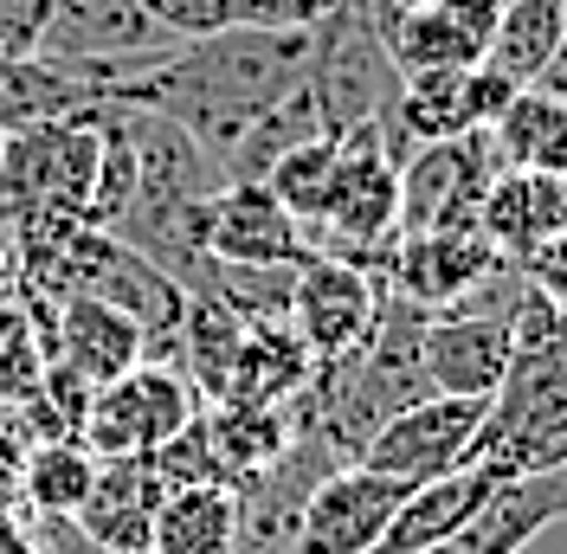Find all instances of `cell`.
Masks as SVG:
<instances>
[{"mask_svg":"<svg viewBox=\"0 0 567 554\" xmlns=\"http://www.w3.org/2000/svg\"><path fill=\"white\" fill-rule=\"evenodd\" d=\"M148 554H239V490L175 484L155 510Z\"/></svg>","mask_w":567,"mask_h":554,"instance_id":"21","label":"cell"},{"mask_svg":"<svg viewBox=\"0 0 567 554\" xmlns=\"http://www.w3.org/2000/svg\"><path fill=\"white\" fill-rule=\"evenodd\" d=\"M142 7H148V20L168 39H181V45L239 27V0H142Z\"/></svg>","mask_w":567,"mask_h":554,"instance_id":"28","label":"cell"},{"mask_svg":"<svg viewBox=\"0 0 567 554\" xmlns=\"http://www.w3.org/2000/svg\"><path fill=\"white\" fill-rule=\"evenodd\" d=\"M516 271L529 277V284H542V290H548V297H555V304L567 310V226H561V233H555L548 245H535V252L523 258V265H516Z\"/></svg>","mask_w":567,"mask_h":554,"instance_id":"31","label":"cell"},{"mask_svg":"<svg viewBox=\"0 0 567 554\" xmlns=\"http://www.w3.org/2000/svg\"><path fill=\"white\" fill-rule=\"evenodd\" d=\"M491 136H496L503 168H542V174H561L567 181V104L561 98L523 84L509 98V110L491 123Z\"/></svg>","mask_w":567,"mask_h":554,"instance_id":"23","label":"cell"},{"mask_svg":"<svg viewBox=\"0 0 567 554\" xmlns=\"http://www.w3.org/2000/svg\"><path fill=\"white\" fill-rule=\"evenodd\" d=\"M303 65H310V33L239 20L213 39L175 45L162 65L136 71V78L104 84L97 104L155 110V116L181 123L187 136H200L213 155H226L251 116H265L278 98L303 84Z\"/></svg>","mask_w":567,"mask_h":554,"instance_id":"1","label":"cell"},{"mask_svg":"<svg viewBox=\"0 0 567 554\" xmlns=\"http://www.w3.org/2000/svg\"><path fill=\"white\" fill-rule=\"evenodd\" d=\"M97 104V84L78 78V71L52 65V59H0V136L13 130H39V123H59L78 110Z\"/></svg>","mask_w":567,"mask_h":554,"instance_id":"22","label":"cell"},{"mask_svg":"<svg viewBox=\"0 0 567 554\" xmlns=\"http://www.w3.org/2000/svg\"><path fill=\"white\" fill-rule=\"evenodd\" d=\"M310 375H317V355L303 348V336L290 322H246L219 400H239V407H290Z\"/></svg>","mask_w":567,"mask_h":554,"instance_id":"19","label":"cell"},{"mask_svg":"<svg viewBox=\"0 0 567 554\" xmlns=\"http://www.w3.org/2000/svg\"><path fill=\"white\" fill-rule=\"evenodd\" d=\"M181 39H168L142 0H59L52 27L39 39V59L91 78L97 91L116 78H136V71L162 65Z\"/></svg>","mask_w":567,"mask_h":554,"instance_id":"3","label":"cell"},{"mask_svg":"<svg viewBox=\"0 0 567 554\" xmlns=\"http://www.w3.org/2000/svg\"><path fill=\"white\" fill-rule=\"evenodd\" d=\"M322 245L336 258H354L368 271L388 265L393 239H400V168L388 162V148L374 142V123H361L342 136V162H336V187L322 207Z\"/></svg>","mask_w":567,"mask_h":554,"instance_id":"4","label":"cell"},{"mask_svg":"<svg viewBox=\"0 0 567 554\" xmlns=\"http://www.w3.org/2000/svg\"><path fill=\"white\" fill-rule=\"evenodd\" d=\"M381 297H388L381 271H368L354 258H336V252H310L290 277V329L303 336V348L317 361H342V355L368 342V329L381 316Z\"/></svg>","mask_w":567,"mask_h":554,"instance_id":"7","label":"cell"},{"mask_svg":"<svg viewBox=\"0 0 567 554\" xmlns=\"http://www.w3.org/2000/svg\"><path fill=\"white\" fill-rule=\"evenodd\" d=\"M406 490L413 484H400L388 471L336 464V471L317 478V490L303 496L290 554H374V542L388 535V522H393V510H400Z\"/></svg>","mask_w":567,"mask_h":554,"instance_id":"12","label":"cell"},{"mask_svg":"<svg viewBox=\"0 0 567 554\" xmlns=\"http://www.w3.org/2000/svg\"><path fill=\"white\" fill-rule=\"evenodd\" d=\"M168 478L155 471V458H97V478H91V496L78 510V529L104 548L123 554H148V529H155V510L168 496Z\"/></svg>","mask_w":567,"mask_h":554,"instance_id":"15","label":"cell"},{"mask_svg":"<svg viewBox=\"0 0 567 554\" xmlns=\"http://www.w3.org/2000/svg\"><path fill=\"white\" fill-rule=\"evenodd\" d=\"M477 425H484V400H471V393H425L413 407H400L393 419H381V432L361 445L354 464L388 471L400 484H432V478L458 471L471 458Z\"/></svg>","mask_w":567,"mask_h":554,"instance_id":"8","label":"cell"},{"mask_svg":"<svg viewBox=\"0 0 567 554\" xmlns=\"http://www.w3.org/2000/svg\"><path fill=\"white\" fill-rule=\"evenodd\" d=\"M503 20V0H400L388 13V52L406 71H471L484 65Z\"/></svg>","mask_w":567,"mask_h":554,"instance_id":"13","label":"cell"},{"mask_svg":"<svg viewBox=\"0 0 567 554\" xmlns=\"http://www.w3.org/2000/svg\"><path fill=\"white\" fill-rule=\"evenodd\" d=\"M194 245L207 265H303L317 239L278 207L265 181H226L194 207Z\"/></svg>","mask_w":567,"mask_h":554,"instance_id":"9","label":"cell"},{"mask_svg":"<svg viewBox=\"0 0 567 554\" xmlns=\"http://www.w3.org/2000/svg\"><path fill=\"white\" fill-rule=\"evenodd\" d=\"M194 413H200V393L187 387L181 368L136 361L130 375H116L110 387L91 393V413H84L78 439L97 458H148L155 445H168Z\"/></svg>","mask_w":567,"mask_h":554,"instance_id":"5","label":"cell"},{"mask_svg":"<svg viewBox=\"0 0 567 554\" xmlns=\"http://www.w3.org/2000/svg\"><path fill=\"white\" fill-rule=\"evenodd\" d=\"M200 432H207V451H213V478L219 484H246L258 471H271L290 439H297V419L290 407H239V400H213L200 407Z\"/></svg>","mask_w":567,"mask_h":554,"instance_id":"18","label":"cell"},{"mask_svg":"<svg viewBox=\"0 0 567 554\" xmlns=\"http://www.w3.org/2000/svg\"><path fill=\"white\" fill-rule=\"evenodd\" d=\"M561 39H567V0H503V20H496L484 65H496L509 84H535L542 65L561 52Z\"/></svg>","mask_w":567,"mask_h":554,"instance_id":"24","label":"cell"},{"mask_svg":"<svg viewBox=\"0 0 567 554\" xmlns=\"http://www.w3.org/2000/svg\"><path fill=\"white\" fill-rule=\"evenodd\" d=\"M496 168V136L491 130H464L445 142H420L400 162V233H439V226H477V207L491 194Z\"/></svg>","mask_w":567,"mask_h":554,"instance_id":"6","label":"cell"},{"mask_svg":"<svg viewBox=\"0 0 567 554\" xmlns=\"http://www.w3.org/2000/svg\"><path fill=\"white\" fill-rule=\"evenodd\" d=\"M52 361H65L71 375H84L91 387H110L136 361H148V336L130 310L78 290V297L52 304Z\"/></svg>","mask_w":567,"mask_h":554,"instance_id":"14","label":"cell"},{"mask_svg":"<svg viewBox=\"0 0 567 554\" xmlns=\"http://www.w3.org/2000/svg\"><path fill=\"white\" fill-rule=\"evenodd\" d=\"M336 162H342V136H310L297 142L290 155H278L265 168V187L278 194V207L310 233L322 226V207H329V187H336Z\"/></svg>","mask_w":567,"mask_h":554,"instance_id":"27","label":"cell"},{"mask_svg":"<svg viewBox=\"0 0 567 554\" xmlns=\"http://www.w3.org/2000/svg\"><path fill=\"white\" fill-rule=\"evenodd\" d=\"M59 0H0V59H33Z\"/></svg>","mask_w":567,"mask_h":554,"instance_id":"29","label":"cell"},{"mask_svg":"<svg viewBox=\"0 0 567 554\" xmlns=\"http://www.w3.org/2000/svg\"><path fill=\"white\" fill-rule=\"evenodd\" d=\"M0 554H45V548H39L33 516H27L13 496H0Z\"/></svg>","mask_w":567,"mask_h":554,"instance_id":"33","label":"cell"},{"mask_svg":"<svg viewBox=\"0 0 567 554\" xmlns=\"http://www.w3.org/2000/svg\"><path fill=\"white\" fill-rule=\"evenodd\" d=\"M503 271H516V265L477 226H439V233H400L388 265H381V284L420 310H452Z\"/></svg>","mask_w":567,"mask_h":554,"instance_id":"10","label":"cell"},{"mask_svg":"<svg viewBox=\"0 0 567 554\" xmlns=\"http://www.w3.org/2000/svg\"><path fill=\"white\" fill-rule=\"evenodd\" d=\"M491 290V284H484ZM484 290H471L464 304L425 316V381L432 393H471L491 400L503 368H509V297L496 304Z\"/></svg>","mask_w":567,"mask_h":554,"instance_id":"11","label":"cell"},{"mask_svg":"<svg viewBox=\"0 0 567 554\" xmlns=\"http://www.w3.org/2000/svg\"><path fill=\"white\" fill-rule=\"evenodd\" d=\"M52 361V304L45 297H0V407L33 400Z\"/></svg>","mask_w":567,"mask_h":554,"instance_id":"26","label":"cell"},{"mask_svg":"<svg viewBox=\"0 0 567 554\" xmlns=\"http://www.w3.org/2000/svg\"><path fill=\"white\" fill-rule=\"evenodd\" d=\"M239 336H246V316L233 304H219L213 290H187L175 322V355L168 368L187 375V387L200 393V407H213L226 393V375H233V355H239Z\"/></svg>","mask_w":567,"mask_h":554,"instance_id":"20","label":"cell"},{"mask_svg":"<svg viewBox=\"0 0 567 554\" xmlns=\"http://www.w3.org/2000/svg\"><path fill=\"white\" fill-rule=\"evenodd\" d=\"M491 484H496V471H484V464H458V471H445L432 484H413L400 496L388 535L374 542V554H432L439 542H452L471 522V510L491 496Z\"/></svg>","mask_w":567,"mask_h":554,"instance_id":"17","label":"cell"},{"mask_svg":"<svg viewBox=\"0 0 567 554\" xmlns=\"http://www.w3.org/2000/svg\"><path fill=\"white\" fill-rule=\"evenodd\" d=\"M33 529H39V548H45V554H123V548L91 542L71 516H33Z\"/></svg>","mask_w":567,"mask_h":554,"instance_id":"32","label":"cell"},{"mask_svg":"<svg viewBox=\"0 0 567 554\" xmlns=\"http://www.w3.org/2000/svg\"><path fill=\"white\" fill-rule=\"evenodd\" d=\"M97 478V451L84 439H45L20 464V510L27 516H78Z\"/></svg>","mask_w":567,"mask_h":554,"instance_id":"25","label":"cell"},{"mask_svg":"<svg viewBox=\"0 0 567 554\" xmlns=\"http://www.w3.org/2000/svg\"><path fill=\"white\" fill-rule=\"evenodd\" d=\"M567 226V181L542 168H496L491 194L477 207V233L509 258L523 265L535 245H548Z\"/></svg>","mask_w":567,"mask_h":554,"instance_id":"16","label":"cell"},{"mask_svg":"<svg viewBox=\"0 0 567 554\" xmlns=\"http://www.w3.org/2000/svg\"><path fill=\"white\" fill-rule=\"evenodd\" d=\"M342 0H239V20L251 27H290V33H310L336 13Z\"/></svg>","mask_w":567,"mask_h":554,"instance_id":"30","label":"cell"},{"mask_svg":"<svg viewBox=\"0 0 567 554\" xmlns=\"http://www.w3.org/2000/svg\"><path fill=\"white\" fill-rule=\"evenodd\" d=\"M400 0H342L322 27H310L303 91L317 104L329 136H349L374 123L400 98V65L388 52V13Z\"/></svg>","mask_w":567,"mask_h":554,"instance_id":"2","label":"cell"},{"mask_svg":"<svg viewBox=\"0 0 567 554\" xmlns=\"http://www.w3.org/2000/svg\"><path fill=\"white\" fill-rule=\"evenodd\" d=\"M0 297H20V271H13V252H7V233H0Z\"/></svg>","mask_w":567,"mask_h":554,"instance_id":"34","label":"cell"}]
</instances>
